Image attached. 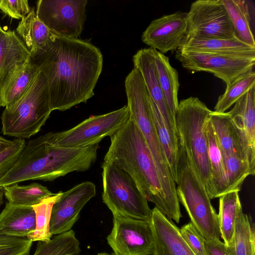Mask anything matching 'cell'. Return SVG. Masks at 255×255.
I'll use <instances>...</instances> for the list:
<instances>
[{"mask_svg":"<svg viewBox=\"0 0 255 255\" xmlns=\"http://www.w3.org/2000/svg\"><path fill=\"white\" fill-rule=\"evenodd\" d=\"M31 58L45 77L51 111L70 109L94 95L103 60L90 42L53 34L47 46Z\"/></svg>","mask_w":255,"mask_h":255,"instance_id":"6da1fadb","label":"cell"},{"mask_svg":"<svg viewBox=\"0 0 255 255\" xmlns=\"http://www.w3.org/2000/svg\"><path fill=\"white\" fill-rule=\"evenodd\" d=\"M99 144L68 148L54 144L48 133L29 140L12 166L0 176V188L30 180L52 181L95 162Z\"/></svg>","mask_w":255,"mask_h":255,"instance_id":"7a4b0ae2","label":"cell"},{"mask_svg":"<svg viewBox=\"0 0 255 255\" xmlns=\"http://www.w3.org/2000/svg\"><path fill=\"white\" fill-rule=\"evenodd\" d=\"M110 140L104 161L114 164L128 174L147 201L153 203L167 217L168 210L154 160L130 114Z\"/></svg>","mask_w":255,"mask_h":255,"instance_id":"3957f363","label":"cell"},{"mask_svg":"<svg viewBox=\"0 0 255 255\" xmlns=\"http://www.w3.org/2000/svg\"><path fill=\"white\" fill-rule=\"evenodd\" d=\"M128 107L130 116L143 135L158 172L168 217L178 218L181 213L176 184L164 151L159 143L153 120L150 96L140 72L135 68L125 80Z\"/></svg>","mask_w":255,"mask_h":255,"instance_id":"277c9868","label":"cell"},{"mask_svg":"<svg viewBox=\"0 0 255 255\" xmlns=\"http://www.w3.org/2000/svg\"><path fill=\"white\" fill-rule=\"evenodd\" d=\"M212 112L199 99L190 97L179 102L175 120L179 145L186 153L207 192L211 179L208 126Z\"/></svg>","mask_w":255,"mask_h":255,"instance_id":"5b68a950","label":"cell"},{"mask_svg":"<svg viewBox=\"0 0 255 255\" xmlns=\"http://www.w3.org/2000/svg\"><path fill=\"white\" fill-rule=\"evenodd\" d=\"M175 182L179 202L185 208L191 223L203 239L208 242L220 240L218 214L205 187L180 145Z\"/></svg>","mask_w":255,"mask_h":255,"instance_id":"8992f818","label":"cell"},{"mask_svg":"<svg viewBox=\"0 0 255 255\" xmlns=\"http://www.w3.org/2000/svg\"><path fill=\"white\" fill-rule=\"evenodd\" d=\"M45 77L41 72L26 92L5 107L1 116L3 135L25 139L38 133L51 112Z\"/></svg>","mask_w":255,"mask_h":255,"instance_id":"52a82bcc","label":"cell"},{"mask_svg":"<svg viewBox=\"0 0 255 255\" xmlns=\"http://www.w3.org/2000/svg\"><path fill=\"white\" fill-rule=\"evenodd\" d=\"M101 167L102 200L113 215L149 221L152 210L130 176L110 162Z\"/></svg>","mask_w":255,"mask_h":255,"instance_id":"ba28073f","label":"cell"},{"mask_svg":"<svg viewBox=\"0 0 255 255\" xmlns=\"http://www.w3.org/2000/svg\"><path fill=\"white\" fill-rule=\"evenodd\" d=\"M129 117L127 105L105 114L91 116L69 129L48 133L51 141L59 146L84 147L99 144L106 136L114 135Z\"/></svg>","mask_w":255,"mask_h":255,"instance_id":"9c48e42d","label":"cell"},{"mask_svg":"<svg viewBox=\"0 0 255 255\" xmlns=\"http://www.w3.org/2000/svg\"><path fill=\"white\" fill-rule=\"evenodd\" d=\"M87 3V0H39L35 12L52 34L78 38L83 30Z\"/></svg>","mask_w":255,"mask_h":255,"instance_id":"30bf717a","label":"cell"},{"mask_svg":"<svg viewBox=\"0 0 255 255\" xmlns=\"http://www.w3.org/2000/svg\"><path fill=\"white\" fill-rule=\"evenodd\" d=\"M187 12L185 40L191 38H237L222 0H196Z\"/></svg>","mask_w":255,"mask_h":255,"instance_id":"8fae6325","label":"cell"},{"mask_svg":"<svg viewBox=\"0 0 255 255\" xmlns=\"http://www.w3.org/2000/svg\"><path fill=\"white\" fill-rule=\"evenodd\" d=\"M113 215L107 239L114 255H153L154 241L149 221Z\"/></svg>","mask_w":255,"mask_h":255,"instance_id":"7c38bea8","label":"cell"},{"mask_svg":"<svg viewBox=\"0 0 255 255\" xmlns=\"http://www.w3.org/2000/svg\"><path fill=\"white\" fill-rule=\"evenodd\" d=\"M175 58L182 67L192 72L212 73L226 86L241 75L253 70L255 57L176 51Z\"/></svg>","mask_w":255,"mask_h":255,"instance_id":"4fadbf2b","label":"cell"},{"mask_svg":"<svg viewBox=\"0 0 255 255\" xmlns=\"http://www.w3.org/2000/svg\"><path fill=\"white\" fill-rule=\"evenodd\" d=\"M188 12L177 11L153 20L141 35L142 41L163 54L176 51L185 41Z\"/></svg>","mask_w":255,"mask_h":255,"instance_id":"5bb4252c","label":"cell"},{"mask_svg":"<svg viewBox=\"0 0 255 255\" xmlns=\"http://www.w3.org/2000/svg\"><path fill=\"white\" fill-rule=\"evenodd\" d=\"M96 194V186L91 181L81 182L62 192L52 208L50 221L52 235H57L71 230L78 220L82 208Z\"/></svg>","mask_w":255,"mask_h":255,"instance_id":"9a60e30c","label":"cell"},{"mask_svg":"<svg viewBox=\"0 0 255 255\" xmlns=\"http://www.w3.org/2000/svg\"><path fill=\"white\" fill-rule=\"evenodd\" d=\"M238 131L251 170L255 174V86L228 112Z\"/></svg>","mask_w":255,"mask_h":255,"instance_id":"2e32d148","label":"cell"},{"mask_svg":"<svg viewBox=\"0 0 255 255\" xmlns=\"http://www.w3.org/2000/svg\"><path fill=\"white\" fill-rule=\"evenodd\" d=\"M150 222L154 241L153 255H195L179 229L155 207L152 209Z\"/></svg>","mask_w":255,"mask_h":255,"instance_id":"e0dca14e","label":"cell"},{"mask_svg":"<svg viewBox=\"0 0 255 255\" xmlns=\"http://www.w3.org/2000/svg\"><path fill=\"white\" fill-rule=\"evenodd\" d=\"M134 67L140 72L149 95L158 109L167 128L178 138L175 124L173 122L161 89L155 63L154 49L139 50L133 56Z\"/></svg>","mask_w":255,"mask_h":255,"instance_id":"ac0fdd59","label":"cell"},{"mask_svg":"<svg viewBox=\"0 0 255 255\" xmlns=\"http://www.w3.org/2000/svg\"><path fill=\"white\" fill-rule=\"evenodd\" d=\"M177 50L238 57H255V47L246 44L238 38H191L185 40Z\"/></svg>","mask_w":255,"mask_h":255,"instance_id":"d6986e66","label":"cell"},{"mask_svg":"<svg viewBox=\"0 0 255 255\" xmlns=\"http://www.w3.org/2000/svg\"><path fill=\"white\" fill-rule=\"evenodd\" d=\"M30 57L29 51L14 30L0 28V86L11 72Z\"/></svg>","mask_w":255,"mask_h":255,"instance_id":"ffe728a7","label":"cell"},{"mask_svg":"<svg viewBox=\"0 0 255 255\" xmlns=\"http://www.w3.org/2000/svg\"><path fill=\"white\" fill-rule=\"evenodd\" d=\"M35 215L32 206L7 202L0 214V234L27 238L34 231Z\"/></svg>","mask_w":255,"mask_h":255,"instance_id":"44dd1931","label":"cell"},{"mask_svg":"<svg viewBox=\"0 0 255 255\" xmlns=\"http://www.w3.org/2000/svg\"><path fill=\"white\" fill-rule=\"evenodd\" d=\"M39 72L31 57L16 68L0 86V107L8 106L20 98Z\"/></svg>","mask_w":255,"mask_h":255,"instance_id":"7402d4cb","label":"cell"},{"mask_svg":"<svg viewBox=\"0 0 255 255\" xmlns=\"http://www.w3.org/2000/svg\"><path fill=\"white\" fill-rule=\"evenodd\" d=\"M210 122L222 152L237 155L248 162L238 131L228 113L212 111Z\"/></svg>","mask_w":255,"mask_h":255,"instance_id":"603a6c76","label":"cell"},{"mask_svg":"<svg viewBox=\"0 0 255 255\" xmlns=\"http://www.w3.org/2000/svg\"><path fill=\"white\" fill-rule=\"evenodd\" d=\"M16 32L29 51L31 57L45 47L53 35L37 18L34 7L21 19Z\"/></svg>","mask_w":255,"mask_h":255,"instance_id":"cb8c5ba5","label":"cell"},{"mask_svg":"<svg viewBox=\"0 0 255 255\" xmlns=\"http://www.w3.org/2000/svg\"><path fill=\"white\" fill-rule=\"evenodd\" d=\"M154 54L158 81L171 118L175 124V115L179 103L178 92L180 84L178 73L170 65L168 57L155 49Z\"/></svg>","mask_w":255,"mask_h":255,"instance_id":"d4e9b609","label":"cell"},{"mask_svg":"<svg viewBox=\"0 0 255 255\" xmlns=\"http://www.w3.org/2000/svg\"><path fill=\"white\" fill-rule=\"evenodd\" d=\"M208 138L211 179L207 193L212 199L227 193V183L222 151L210 121L208 126Z\"/></svg>","mask_w":255,"mask_h":255,"instance_id":"484cf974","label":"cell"},{"mask_svg":"<svg viewBox=\"0 0 255 255\" xmlns=\"http://www.w3.org/2000/svg\"><path fill=\"white\" fill-rule=\"evenodd\" d=\"M239 193L233 191L219 197L218 217L221 238L228 247L232 244L237 217L242 210Z\"/></svg>","mask_w":255,"mask_h":255,"instance_id":"4316f807","label":"cell"},{"mask_svg":"<svg viewBox=\"0 0 255 255\" xmlns=\"http://www.w3.org/2000/svg\"><path fill=\"white\" fill-rule=\"evenodd\" d=\"M150 101L157 137L167 160L172 177L175 182L179 158L178 138L167 128L158 109L150 97Z\"/></svg>","mask_w":255,"mask_h":255,"instance_id":"83f0119b","label":"cell"},{"mask_svg":"<svg viewBox=\"0 0 255 255\" xmlns=\"http://www.w3.org/2000/svg\"><path fill=\"white\" fill-rule=\"evenodd\" d=\"M235 30L241 41L255 47L254 34L250 26L248 5L245 0H222Z\"/></svg>","mask_w":255,"mask_h":255,"instance_id":"f1b7e54d","label":"cell"},{"mask_svg":"<svg viewBox=\"0 0 255 255\" xmlns=\"http://www.w3.org/2000/svg\"><path fill=\"white\" fill-rule=\"evenodd\" d=\"M2 188L8 202L18 205L32 206L54 194L47 187L36 182L26 185L15 184Z\"/></svg>","mask_w":255,"mask_h":255,"instance_id":"f546056e","label":"cell"},{"mask_svg":"<svg viewBox=\"0 0 255 255\" xmlns=\"http://www.w3.org/2000/svg\"><path fill=\"white\" fill-rule=\"evenodd\" d=\"M248 215L241 210L237 217L230 250L233 255H255L254 225Z\"/></svg>","mask_w":255,"mask_h":255,"instance_id":"4dcf8cb0","label":"cell"},{"mask_svg":"<svg viewBox=\"0 0 255 255\" xmlns=\"http://www.w3.org/2000/svg\"><path fill=\"white\" fill-rule=\"evenodd\" d=\"M255 86V72H246L226 86L225 92L220 95L214 108V112L225 113L232 106Z\"/></svg>","mask_w":255,"mask_h":255,"instance_id":"1f68e13d","label":"cell"},{"mask_svg":"<svg viewBox=\"0 0 255 255\" xmlns=\"http://www.w3.org/2000/svg\"><path fill=\"white\" fill-rule=\"evenodd\" d=\"M62 191L46 197L39 203L32 206L35 215L36 226L34 231L27 238L34 241L48 242L53 235L50 231V221L53 204L59 199Z\"/></svg>","mask_w":255,"mask_h":255,"instance_id":"d6a6232c","label":"cell"},{"mask_svg":"<svg viewBox=\"0 0 255 255\" xmlns=\"http://www.w3.org/2000/svg\"><path fill=\"white\" fill-rule=\"evenodd\" d=\"M80 243L74 231L55 235L48 242H39L33 255H78Z\"/></svg>","mask_w":255,"mask_h":255,"instance_id":"836d02e7","label":"cell"},{"mask_svg":"<svg viewBox=\"0 0 255 255\" xmlns=\"http://www.w3.org/2000/svg\"><path fill=\"white\" fill-rule=\"evenodd\" d=\"M227 183V193L241 190L246 178L253 175L248 162L234 154L222 153Z\"/></svg>","mask_w":255,"mask_h":255,"instance_id":"e575fe53","label":"cell"},{"mask_svg":"<svg viewBox=\"0 0 255 255\" xmlns=\"http://www.w3.org/2000/svg\"><path fill=\"white\" fill-rule=\"evenodd\" d=\"M32 243L27 238L0 234V255H29Z\"/></svg>","mask_w":255,"mask_h":255,"instance_id":"d590c367","label":"cell"},{"mask_svg":"<svg viewBox=\"0 0 255 255\" xmlns=\"http://www.w3.org/2000/svg\"><path fill=\"white\" fill-rule=\"evenodd\" d=\"M179 231L195 255H206L205 240L191 222L183 226Z\"/></svg>","mask_w":255,"mask_h":255,"instance_id":"8d00e7d4","label":"cell"},{"mask_svg":"<svg viewBox=\"0 0 255 255\" xmlns=\"http://www.w3.org/2000/svg\"><path fill=\"white\" fill-rule=\"evenodd\" d=\"M12 145L0 152V176L14 163L25 145L23 139L14 138Z\"/></svg>","mask_w":255,"mask_h":255,"instance_id":"74e56055","label":"cell"},{"mask_svg":"<svg viewBox=\"0 0 255 255\" xmlns=\"http://www.w3.org/2000/svg\"><path fill=\"white\" fill-rule=\"evenodd\" d=\"M0 9L5 15L18 19L27 15L31 8L26 0H0Z\"/></svg>","mask_w":255,"mask_h":255,"instance_id":"f35d334b","label":"cell"},{"mask_svg":"<svg viewBox=\"0 0 255 255\" xmlns=\"http://www.w3.org/2000/svg\"><path fill=\"white\" fill-rule=\"evenodd\" d=\"M206 255H233L230 248L220 240L204 243Z\"/></svg>","mask_w":255,"mask_h":255,"instance_id":"ab89813d","label":"cell"},{"mask_svg":"<svg viewBox=\"0 0 255 255\" xmlns=\"http://www.w3.org/2000/svg\"><path fill=\"white\" fill-rule=\"evenodd\" d=\"M13 143L14 139L9 140L0 135V152L12 145Z\"/></svg>","mask_w":255,"mask_h":255,"instance_id":"60d3db41","label":"cell"},{"mask_svg":"<svg viewBox=\"0 0 255 255\" xmlns=\"http://www.w3.org/2000/svg\"><path fill=\"white\" fill-rule=\"evenodd\" d=\"M3 197H4V192L3 189L2 188H0V207L3 203Z\"/></svg>","mask_w":255,"mask_h":255,"instance_id":"b9f144b4","label":"cell"},{"mask_svg":"<svg viewBox=\"0 0 255 255\" xmlns=\"http://www.w3.org/2000/svg\"><path fill=\"white\" fill-rule=\"evenodd\" d=\"M97 255H114L104 252V253H100Z\"/></svg>","mask_w":255,"mask_h":255,"instance_id":"7bdbcfd3","label":"cell"},{"mask_svg":"<svg viewBox=\"0 0 255 255\" xmlns=\"http://www.w3.org/2000/svg\"><path fill=\"white\" fill-rule=\"evenodd\" d=\"M1 27L0 25V28Z\"/></svg>","mask_w":255,"mask_h":255,"instance_id":"ee69618b","label":"cell"}]
</instances>
